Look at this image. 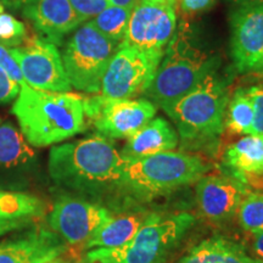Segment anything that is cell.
Masks as SVG:
<instances>
[{
    "label": "cell",
    "mask_w": 263,
    "mask_h": 263,
    "mask_svg": "<svg viewBox=\"0 0 263 263\" xmlns=\"http://www.w3.org/2000/svg\"><path fill=\"white\" fill-rule=\"evenodd\" d=\"M228 101L226 83L216 71L177 101L167 115L185 143H205L222 134Z\"/></svg>",
    "instance_id": "4"
},
{
    "label": "cell",
    "mask_w": 263,
    "mask_h": 263,
    "mask_svg": "<svg viewBox=\"0 0 263 263\" xmlns=\"http://www.w3.org/2000/svg\"><path fill=\"white\" fill-rule=\"evenodd\" d=\"M239 222L246 232H263V195L262 194H250L244 196L238 209Z\"/></svg>",
    "instance_id": "25"
},
{
    "label": "cell",
    "mask_w": 263,
    "mask_h": 263,
    "mask_svg": "<svg viewBox=\"0 0 263 263\" xmlns=\"http://www.w3.org/2000/svg\"><path fill=\"white\" fill-rule=\"evenodd\" d=\"M230 54L236 71L257 70L263 59V2L241 5L232 12Z\"/></svg>",
    "instance_id": "13"
},
{
    "label": "cell",
    "mask_w": 263,
    "mask_h": 263,
    "mask_svg": "<svg viewBox=\"0 0 263 263\" xmlns=\"http://www.w3.org/2000/svg\"><path fill=\"white\" fill-rule=\"evenodd\" d=\"M254 123V107L248 90L238 89L228 101L224 127L234 134H251Z\"/></svg>",
    "instance_id": "22"
},
{
    "label": "cell",
    "mask_w": 263,
    "mask_h": 263,
    "mask_svg": "<svg viewBox=\"0 0 263 263\" xmlns=\"http://www.w3.org/2000/svg\"><path fill=\"white\" fill-rule=\"evenodd\" d=\"M20 66L26 84L33 89L66 93L71 84L57 45L43 38H27L17 48L9 49Z\"/></svg>",
    "instance_id": "10"
},
{
    "label": "cell",
    "mask_w": 263,
    "mask_h": 263,
    "mask_svg": "<svg viewBox=\"0 0 263 263\" xmlns=\"http://www.w3.org/2000/svg\"><path fill=\"white\" fill-rule=\"evenodd\" d=\"M256 72H259V73L263 76V59H262L261 64H259V66L257 67V70H256Z\"/></svg>",
    "instance_id": "39"
},
{
    "label": "cell",
    "mask_w": 263,
    "mask_h": 263,
    "mask_svg": "<svg viewBox=\"0 0 263 263\" xmlns=\"http://www.w3.org/2000/svg\"><path fill=\"white\" fill-rule=\"evenodd\" d=\"M130 14V9L108 5L90 22L101 34L120 47L121 43L123 42L124 34H126Z\"/></svg>",
    "instance_id": "23"
},
{
    "label": "cell",
    "mask_w": 263,
    "mask_h": 263,
    "mask_svg": "<svg viewBox=\"0 0 263 263\" xmlns=\"http://www.w3.org/2000/svg\"><path fill=\"white\" fill-rule=\"evenodd\" d=\"M24 16L43 39L55 45L82 24L70 0H31L24 5Z\"/></svg>",
    "instance_id": "14"
},
{
    "label": "cell",
    "mask_w": 263,
    "mask_h": 263,
    "mask_svg": "<svg viewBox=\"0 0 263 263\" xmlns=\"http://www.w3.org/2000/svg\"><path fill=\"white\" fill-rule=\"evenodd\" d=\"M20 93V85L10 80L4 71L0 68V104L9 103L17 98Z\"/></svg>",
    "instance_id": "30"
},
{
    "label": "cell",
    "mask_w": 263,
    "mask_h": 263,
    "mask_svg": "<svg viewBox=\"0 0 263 263\" xmlns=\"http://www.w3.org/2000/svg\"><path fill=\"white\" fill-rule=\"evenodd\" d=\"M118 45L101 34L91 22L76 29L62 51V62L71 87L97 94L108 62Z\"/></svg>",
    "instance_id": "7"
},
{
    "label": "cell",
    "mask_w": 263,
    "mask_h": 263,
    "mask_svg": "<svg viewBox=\"0 0 263 263\" xmlns=\"http://www.w3.org/2000/svg\"><path fill=\"white\" fill-rule=\"evenodd\" d=\"M254 107V123L251 134L263 137V85H255L248 89Z\"/></svg>",
    "instance_id": "28"
},
{
    "label": "cell",
    "mask_w": 263,
    "mask_h": 263,
    "mask_svg": "<svg viewBox=\"0 0 263 263\" xmlns=\"http://www.w3.org/2000/svg\"><path fill=\"white\" fill-rule=\"evenodd\" d=\"M194 223L188 213L162 216L147 215L127 245L115 249H91L89 263H162L168 252Z\"/></svg>",
    "instance_id": "5"
},
{
    "label": "cell",
    "mask_w": 263,
    "mask_h": 263,
    "mask_svg": "<svg viewBox=\"0 0 263 263\" xmlns=\"http://www.w3.org/2000/svg\"><path fill=\"white\" fill-rule=\"evenodd\" d=\"M254 250L256 255H257L258 257L263 261V232L256 234L255 241H254Z\"/></svg>",
    "instance_id": "34"
},
{
    "label": "cell",
    "mask_w": 263,
    "mask_h": 263,
    "mask_svg": "<svg viewBox=\"0 0 263 263\" xmlns=\"http://www.w3.org/2000/svg\"><path fill=\"white\" fill-rule=\"evenodd\" d=\"M34 153L26 140L11 123L0 124V168H15L28 163Z\"/></svg>",
    "instance_id": "21"
},
{
    "label": "cell",
    "mask_w": 263,
    "mask_h": 263,
    "mask_svg": "<svg viewBox=\"0 0 263 263\" xmlns=\"http://www.w3.org/2000/svg\"><path fill=\"white\" fill-rule=\"evenodd\" d=\"M226 166L239 178L263 176V137L248 134L224 154Z\"/></svg>",
    "instance_id": "18"
},
{
    "label": "cell",
    "mask_w": 263,
    "mask_h": 263,
    "mask_svg": "<svg viewBox=\"0 0 263 263\" xmlns=\"http://www.w3.org/2000/svg\"><path fill=\"white\" fill-rule=\"evenodd\" d=\"M126 160L107 138L95 136L51 147L48 170L62 188L100 194L123 184Z\"/></svg>",
    "instance_id": "1"
},
{
    "label": "cell",
    "mask_w": 263,
    "mask_h": 263,
    "mask_svg": "<svg viewBox=\"0 0 263 263\" xmlns=\"http://www.w3.org/2000/svg\"><path fill=\"white\" fill-rule=\"evenodd\" d=\"M70 3L82 22L94 18L110 5L107 0H70Z\"/></svg>",
    "instance_id": "27"
},
{
    "label": "cell",
    "mask_w": 263,
    "mask_h": 263,
    "mask_svg": "<svg viewBox=\"0 0 263 263\" xmlns=\"http://www.w3.org/2000/svg\"><path fill=\"white\" fill-rule=\"evenodd\" d=\"M141 3H149V4H166V5H174L177 0H140Z\"/></svg>",
    "instance_id": "37"
},
{
    "label": "cell",
    "mask_w": 263,
    "mask_h": 263,
    "mask_svg": "<svg viewBox=\"0 0 263 263\" xmlns=\"http://www.w3.org/2000/svg\"><path fill=\"white\" fill-rule=\"evenodd\" d=\"M145 213H127L111 217L108 221L85 242L87 249H115L127 245L143 224Z\"/></svg>",
    "instance_id": "19"
},
{
    "label": "cell",
    "mask_w": 263,
    "mask_h": 263,
    "mask_svg": "<svg viewBox=\"0 0 263 263\" xmlns=\"http://www.w3.org/2000/svg\"><path fill=\"white\" fill-rule=\"evenodd\" d=\"M178 145V134L164 118L147 122L127 139L121 155L124 160H137L155 154L171 151Z\"/></svg>",
    "instance_id": "17"
},
{
    "label": "cell",
    "mask_w": 263,
    "mask_h": 263,
    "mask_svg": "<svg viewBox=\"0 0 263 263\" xmlns=\"http://www.w3.org/2000/svg\"><path fill=\"white\" fill-rule=\"evenodd\" d=\"M209 166L199 156L164 151L137 160H126L123 184L146 195L170 193L202 178Z\"/></svg>",
    "instance_id": "6"
},
{
    "label": "cell",
    "mask_w": 263,
    "mask_h": 263,
    "mask_svg": "<svg viewBox=\"0 0 263 263\" xmlns=\"http://www.w3.org/2000/svg\"><path fill=\"white\" fill-rule=\"evenodd\" d=\"M177 28L174 5L139 3L132 10L126 34L120 45L140 50H164Z\"/></svg>",
    "instance_id": "12"
},
{
    "label": "cell",
    "mask_w": 263,
    "mask_h": 263,
    "mask_svg": "<svg viewBox=\"0 0 263 263\" xmlns=\"http://www.w3.org/2000/svg\"><path fill=\"white\" fill-rule=\"evenodd\" d=\"M179 263H261L256 261L239 245L223 238L203 240L194 246Z\"/></svg>",
    "instance_id": "20"
},
{
    "label": "cell",
    "mask_w": 263,
    "mask_h": 263,
    "mask_svg": "<svg viewBox=\"0 0 263 263\" xmlns=\"http://www.w3.org/2000/svg\"><path fill=\"white\" fill-rule=\"evenodd\" d=\"M3 2H4V4L12 6V8H18V6L26 5L27 3L31 2V0H3Z\"/></svg>",
    "instance_id": "35"
},
{
    "label": "cell",
    "mask_w": 263,
    "mask_h": 263,
    "mask_svg": "<svg viewBox=\"0 0 263 263\" xmlns=\"http://www.w3.org/2000/svg\"><path fill=\"white\" fill-rule=\"evenodd\" d=\"M64 251L57 235L47 229H33L0 242V263H43Z\"/></svg>",
    "instance_id": "16"
},
{
    "label": "cell",
    "mask_w": 263,
    "mask_h": 263,
    "mask_svg": "<svg viewBox=\"0 0 263 263\" xmlns=\"http://www.w3.org/2000/svg\"><path fill=\"white\" fill-rule=\"evenodd\" d=\"M43 212V203L26 193L0 190V216L11 218H32Z\"/></svg>",
    "instance_id": "24"
},
{
    "label": "cell",
    "mask_w": 263,
    "mask_h": 263,
    "mask_svg": "<svg viewBox=\"0 0 263 263\" xmlns=\"http://www.w3.org/2000/svg\"><path fill=\"white\" fill-rule=\"evenodd\" d=\"M43 263H68V262L64 261V259L60 258V256H59V257L51 258V259H49V261H47V262H43Z\"/></svg>",
    "instance_id": "38"
},
{
    "label": "cell",
    "mask_w": 263,
    "mask_h": 263,
    "mask_svg": "<svg viewBox=\"0 0 263 263\" xmlns=\"http://www.w3.org/2000/svg\"><path fill=\"white\" fill-rule=\"evenodd\" d=\"M28 223H31V218H11L0 216V236L25 228Z\"/></svg>",
    "instance_id": "32"
},
{
    "label": "cell",
    "mask_w": 263,
    "mask_h": 263,
    "mask_svg": "<svg viewBox=\"0 0 263 263\" xmlns=\"http://www.w3.org/2000/svg\"><path fill=\"white\" fill-rule=\"evenodd\" d=\"M0 68L5 72L6 76L17 83L20 87L26 84L24 80V76H22V72L20 70V66L14 57L10 52L9 48H5L4 45L0 44Z\"/></svg>",
    "instance_id": "29"
},
{
    "label": "cell",
    "mask_w": 263,
    "mask_h": 263,
    "mask_svg": "<svg viewBox=\"0 0 263 263\" xmlns=\"http://www.w3.org/2000/svg\"><path fill=\"white\" fill-rule=\"evenodd\" d=\"M27 39V32L22 22L11 15L0 14V44L5 48H17Z\"/></svg>",
    "instance_id": "26"
},
{
    "label": "cell",
    "mask_w": 263,
    "mask_h": 263,
    "mask_svg": "<svg viewBox=\"0 0 263 263\" xmlns=\"http://www.w3.org/2000/svg\"><path fill=\"white\" fill-rule=\"evenodd\" d=\"M112 216L107 209L97 203L64 196L54 203L49 224L68 244L85 245Z\"/></svg>",
    "instance_id": "11"
},
{
    "label": "cell",
    "mask_w": 263,
    "mask_h": 263,
    "mask_svg": "<svg viewBox=\"0 0 263 263\" xmlns=\"http://www.w3.org/2000/svg\"><path fill=\"white\" fill-rule=\"evenodd\" d=\"M11 111L33 146L54 145L87 129L83 98L70 91H44L25 84Z\"/></svg>",
    "instance_id": "2"
},
{
    "label": "cell",
    "mask_w": 263,
    "mask_h": 263,
    "mask_svg": "<svg viewBox=\"0 0 263 263\" xmlns=\"http://www.w3.org/2000/svg\"><path fill=\"white\" fill-rule=\"evenodd\" d=\"M108 4L112 6H120V8H126L133 10L139 4L140 0H107Z\"/></svg>",
    "instance_id": "33"
},
{
    "label": "cell",
    "mask_w": 263,
    "mask_h": 263,
    "mask_svg": "<svg viewBox=\"0 0 263 263\" xmlns=\"http://www.w3.org/2000/svg\"><path fill=\"white\" fill-rule=\"evenodd\" d=\"M188 25H182L167 44L155 77L144 95L164 112L192 91L207 74L217 71L218 58L201 48Z\"/></svg>",
    "instance_id": "3"
},
{
    "label": "cell",
    "mask_w": 263,
    "mask_h": 263,
    "mask_svg": "<svg viewBox=\"0 0 263 263\" xmlns=\"http://www.w3.org/2000/svg\"><path fill=\"white\" fill-rule=\"evenodd\" d=\"M245 188L236 179L226 177H202L197 180L196 199L200 211L213 221L228 219L238 211Z\"/></svg>",
    "instance_id": "15"
},
{
    "label": "cell",
    "mask_w": 263,
    "mask_h": 263,
    "mask_svg": "<svg viewBox=\"0 0 263 263\" xmlns=\"http://www.w3.org/2000/svg\"><path fill=\"white\" fill-rule=\"evenodd\" d=\"M3 12H4V5L0 3V14H3Z\"/></svg>",
    "instance_id": "40"
},
{
    "label": "cell",
    "mask_w": 263,
    "mask_h": 263,
    "mask_svg": "<svg viewBox=\"0 0 263 263\" xmlns=\"http://www.w3.org/2000/svg\"><path fill=\"white\" fill-rule=\"evenodd\" d=\"M215 3V0H179V10L183 15L194 16L205 11Z\"/></svg>",
    "instance_id": "31"
},
{
    "label": "cell",
    "mask_w": 263,
    "mask_h": 263,
    "mask_svg": "<svg viewBox=\"0 0 263 263\" xmlns=\"http://www.w3.org/2000/svg\"><path fill=\"white\" fill-rule=\"evenodd\" d=\"M85 117L101 137L107 139H128L156 114V106L145 99L83 98Z\"/></svg>",
    "instance_id": "9"
},
{
    "label": "cell",
    "mask_w": 263,
    "mask_h": 263,
    "mask_svg": "<svg viewBox=\"0 0 263 263\" xmlns=\"http://www.w3.org/2000/svg\"><path fill=\"white\" fill-rule=\"evenodd\" d=\"M226 2L232 3L235 5H249V4H256V3H262L263 0H226Z\"/></svg>",
    "instance_id": "36"
},
{
    "label": "cell",
    "mask_w": 263,
    "mask_h": 263,
    "mask_svg": "<svg viewBox=\"0 0 263 263\" xmlns=\"http://www.w3.org/2000/svg\"><path fill=\"white\" fill-rule=\"evenodd\" d=\"M164 50H140L120 45L108 62L101 81V95L110 99H132L144 94L162 60Z\"/></svg>",
    "instance_id": "8"
}]
</instances>
